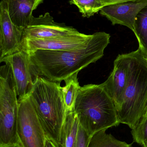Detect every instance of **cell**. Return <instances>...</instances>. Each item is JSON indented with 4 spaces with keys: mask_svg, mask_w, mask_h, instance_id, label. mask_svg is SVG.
<instances>
[{
    "mask_svg": "<svg viewBox=\"0 0 147 147\" xmlns=\"http://www.w3.org/2000/svg\"><path fill=\"white\" fill-rule=\"evenodd\" d=\"M92 35L85 48L72 51L38 50L28 52L30 60L39 76L60 83L103 57L110 42V34L98 32Z\"/></svg>",
    "mask_w": 147,
    "mask_h": 147,
    "instance_id": "1",
    "label": "cell"
},
{
    "mask_svg": "<svg viewBox=\"0 0 147 147\" xmlns=\"http://www.w3.org/2000/svg\"><path fill=\"white\" fill-rule=\"evenodd\" d=\"M73 111L80 126L91 136L121 124L114 103L102 84L81 87Z\"/></svg>",
    "mask_w": 147,
    "mask_h": 147,
    "instance_id": "2",
    "label": "cell"
},
{
    "mask_svg": "<svg viewBox=\"0 0 147 147\" xmlns=\"http://www.w3.org/2000/svg\"><path fill=\"white\" fill-rule=\"evenodd\" d=\"M60 84L39 76L28 96L46 136L60 147L61 131L68 113Z\"/></svg>",
    "mask_w": 147,
    "mask_h": 147,
    "instance_id": "3",
    "label": "cell"
},
{
    "mask_svg": "<svg viewBox=\"0 0 147 147\" xmlns=\"http://www.w3.org/2000/svg\"><path fill=\"white\" fill-rule=\"evenodd\" d=\"M127 86L121 102L116 106L120 123L135 128L147 107V57L138 48L129 53Z\"/></svg>",
    "mask_w": 147,
    "mask_h": 147,
    "instance_id": "4",
    "label": "cell"
},
{
    "mask_svg": "<svg viewBox=\"0 0 147 147\" xmlns=\"http://www.w3.org/2000/svg\"><path fill=\"white\" fill-rule=\"evenodd\" d=\"M18 135L20 147H45L46 135L28 96L19 99Z\"/></svg>",
    "mask_w": 147,
    "mask_h": 147,
    "instance_id": "5",
    "label": "cell"
},
{
    "mask_svg": "<svg viewBox=\"0 0 147 147\" xmlns=\"http://www.w3.org/2000/svg\"><path fill=\"white\" fill-rule=\"evenodd\" d=\"M0 62L8 65L11 68L18 99L27 97L35 80L39 77L30 60L28 53L21 48L1 59Z\"/></svg>",
    "mask_w": 147,
    "mask_h": 147,
    "instance_id": "6",
    "label": "cell"
},
{
    "mask_svg": "<svg viewBox=\"0 0 147 147\" xmlns=\"http://www.w3.org/2000/svg\"><path fill=\"white\" fill-rule=\"evenodd\" d=\"M79 32L64 23L55 22L49 13L32 17L23 32V38L41 39L79 34Z\"/></svg>",
    "mask_w": 147,
    "mask_h": 147,
    "instance_id": "7",
    "label": "cell"
},
{
    "mask_svg": "<svg viewBox=\"0 0 147 147\" xmlns=\"http://www.w3.org/2000/svg\"><path fill=\"white\" fill-rule=\"evenodd\" d=\"M92 34L80 33L73 35L41 39L23 38L22 48L28 52L38 50L47 51H72L85 48Z\"/></svg>",
    "mask_w": 147,
    "mask_h": 147,
    "instance_id": "8",
    "label": "cell"
},
{
    "mask_svg": "<svg viewBox=\"0 0 147 147\" xmlns=\"http://www.w3.org/2000/svg\"><path fill=\"white\" fill-rule=\"evenodd\" d=\"M24 30L11 20L3 1L0 3L1 59L20 51L22 48Z\"/></svg>",
    "mask_w": 147,
    "mask_h": 147,
    "instance_id": "9",
    "label": "cell"
},
{
    "mask_svg": "<svg viewBox=\"0 0 147 147\" xmlns=\"http://www.w3.org/2000/svg\"><path fill=\"white\" fill-rule=\"evenodd\" d=\"M147 6V0H136L105 6L100 10V13L112 25L125 26L134 33L137 16Z\"/></svg>",
    "mask_w": 147,
    "mask_h": 147,
    "instance_id": "10",
    "label": "cell"
},
{
    "mask_svg": "<svg viewBox=\"0 0 147 147\" xmlns=\"http://www.w3.org/2000/svg\"><path fill=\"white\" fill-rule=\"evenodd\" d=\"M114 63L113 71L102 84L116 106L121 102L127 86L129 66V53L118 55Z\"/></svg>",
    "mask_w": 147,
    "mask_h": 147,
    "instance_id": "11",
    "label": "cell"
},
{
    "mask_svg": "<svg viewBox=\"0 0 147 147\" xmlns=\"http://www.w3.org/2000/svg\"><path fill=\"white\" fill-rule=\"evenodd\" d=\"M13 23L24 30L33 17V6L30 0H2Z\"/></svg>",
    "mask_w": 147,
    "mask_h": 147,
    "instance_id": "12",
    "label": "cell"
},
{
    "mask_svg": "<svg viewBox=\"0 0 147 147\" xmlns=\"http://www.w3.org/2000/svg\"><path fill=\"white\" fill-rule=\"evenodd\" d=\"M80 126L74 111L68 112L61 131L60 147H75Z\"/></svg>",
    "mask_w": 147,
    "mask_h": 147,
    "instance_id": "13",
    "label": "cell"
},
{
    "mask_svg": "<svg viewBox=\"0 0 147 147\" xmlns=\"http://www.w3.org/2000/svg\"><path fill=\"white\" fill-rule=\"evenodd\" d=\"M78 74L64 80L65 85L61 88L68 112L74 110L76 99L81 87L79 83Z\"/></svg>",
    "mask_w": 147,
    "mask_h": 147,
    "instance_id": "14",
    "label": "cell"
},
{
    "mask_svg": "<svg viewBox=\"0 0 147 147\" xmlns=\"http://www.w3.org/2000/svg\"><path fill=\"white\" fill-rule=\"evenodd\" d=\"M133 144L119 140L106 130H102L91 136L88 147H132Z\"/></svg>",
    "mask_w": 147,
    "mask_h": 147,
    "instance_id": "15",
    "label": "cell"
},
{
    "mask_svg": "<svg viewBox=\"0 0 147 147\" xmlns=\"http://www.w3.org/2000/svg\"><path fill=\"white\" fill-rule=\"evenodd\" d=\"M135 34L139 47L147 57V6L137 16L135 20Z\"/></svg>",
    "mask_w": 147,
    "mask_h": 147,
    "instance_id": "16",
    "label": "cell"
},
{
    "mask_svg": "<svg viewBox=\"0 0 147 147\" xmlns=\"http://www.w3.org/2000/svg\"><path fill=\"white\" fill-rule=\"evenodd\" d=\"M70 3L77 6L83 16L88 18L103 7L101 0H70Z\"/></svg>",
    "mask_w": 147,
    "mask_h": 147,
    "instance_id": "17",
    "label": "cell"
},
{
    "mask_svg": "<svg viewBox=\"0 0 147 147\" xmlns=\"http://www.w3.org/2000/svg\"><path fill=\"white\" fill-rule=\"evenodd\" d=\"M134 142L142 147H147V115H144L138 125L131 131Z\"/></svg>",
    "mask_w": 147,
    "mask_h": 147,
    "instance_id": "18",
    "label": "cell"
},
{
    "mask_svg": "<svg viewBox=\"0 0 147 147\" xmlns=\"http://www.w3.org/2000/svg\"><path fill=\"white\" fill-rule=\"evenodd\" d=\"M91 137L80 125L75 147H88Z\"/></svg>",
    "mask_w": 147,
    "mask_h": 147,
    "instance_id": "19",
    "label": "cell"
},
{
    "mask_svg": "<svg viewBox=\"0 0 147 147\" xmlns=\"http://www.w3.org/2000/svg\"><path fill=\"white\" fill-rule=\"evenodd\" d=\"M135 1H136V0H101L103 7L108 6V5Z\"/></svg>",
    "mask_w": 147,
    "mask_h": 147,
    "instance_id": "20",
    "label": "cell"
},
{
    "mask_svg": "<svg viewBox=\"0 0 147 147\" xmlns=\"http://www.w3.org/2000/svg\"><path fill=\"white\" fill-rule=\"evenodd\" d=\"M45 147H60L53 141L47 136Z\"/></svg>",
    "mask_w": 147,
    "mask_h": 147,
    "instance_id": "21",
    "label": "cell"
},
{
    "mask_svg": "<svg viewBox=\"0 0 147 147\" xmlns=\"http://www.w3.org/2000/svg\"><path fill=\"white\" fill-rule=\"evenodd\" d=\"M33 6L34 9L35 10L40 3L42 2L43 0H30Z\"/></svg>",
    "mask_w": 147,
    "mask_h": 147,
    "instance_id": "22",
    "label": "cell"
},
{
    "mask_svg": "<svg viewBox=\"0 0 147 147\" xmlns=\"http://www.w3.org/2000/svg\"><path fill=\"white\" fill-rule=\"evenodd\" d=\"M147 115V107L146 110V113H145V115Z\"/></svg>",
    "mask_w": 147,
    "mask_h": 147,
    "instance_id": "23",
    "label": "cell"
}]
</instances>
